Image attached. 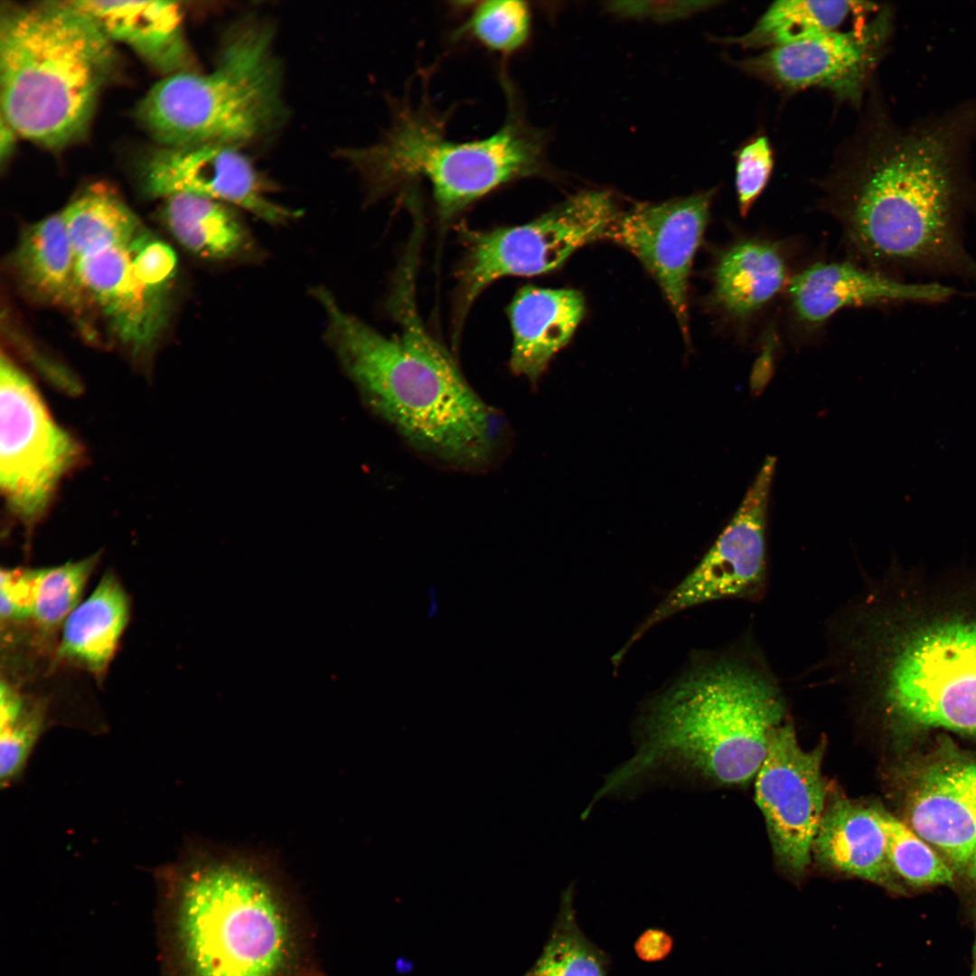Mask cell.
I'll return each instance as SVG.
<instances>
[{
    "label": "cell",
    "mask_w": 976,
    "mask_h": 976,
    "mask_svg": "<svg viewBox=\"0 0 976 976\" xmlns=\"http://www.w3.org/2000/svg\"><path fill=\"white\" fill-rule=\"evenodd\" d=\"M584 312V298L576 290L531 286L519 290L508 308L512 372L536 382L568 343Z\"/></svg>",
    "instance_id": "44dd1931"
},
{
    "label": "cell",
    "mask_w": 976,
    "mask_h": 976,
    "mask_svg": "<svg viewBox=\"0 0 976 976\" xmlns=\"http://www.w3.org/2000/svg\"><path fill=\"white\" fill-rule=\"evenodd\" d=\"M838 681L894 731L976 737V570L887 571L827 627Z\"/></svg>",
    "instance_id": "6da1fadb"
},
{
    "label": "cell",
    "mask_w": 976,
    "mask_h": 976,
    "mask_svg": "<svg viewBox=\"0 0 976 976\" xmlns=\"http://www.w3.org/2000/svg\"><path fill=\"white\" fill-rule=\"evenodd\" d=\"M775 458L768 456L737 512L694 569L633 635L693 605L720 599L759 601L768 580L766 517Z\"/></svg>",
    "instance_id": "8fae6325"
},
{
    "label": "cell",
    "mask_w": 976,
    "mask_h": 976,
    "mask_svg": "<svg viewBox=\"0 0 976 976\" xmlns=\"http://www.w3.org/2000/svg\"><path fill=\"white\" fill-rule=\"evenodd\" d=\"M43 718L42 706H26L14 722L1 727L0 776L2 784H9L21 774L42 729Z\"/></svg>",
    "instance_id": "1f68e13d"
},
{
    "label": "cell",
    "mask_w": 976,
    "mask_h": 976,
    "mask_svg": "<svg viewBox=\"0 0 976 976\" xmlns=\"http://www.w3.org/2000/svg\"><path fill=\"white\" fill-rule=\"evenodd\" d=\"M506 115L501 127L480 140L446 136V117L427 99L391 101L389 128L375 144L341 148L339 158L360 174L369 200L426 181L440 216L451 219L505 183L543 171V143L526 122L512 83L502 79Z\"/></svg>",
    "instance_id": "52a82bcc"
},
{
    "label": "cell",
    "mask_w": 976,
    "mask_h": 976,
    "mask_svg": "<svg viewBox=\"0 0 976 976\" xmlns=\"http://www.w3.org/2000/svg\"><path fill=\"white\" fill-rule=\"evenodd\" d=\"M790 278L788 259L779 243L746 238L719 258L714 273V297L728 316L746 323L786 289Z\"/></svg>",
    "instance_id": "603a6c76"
},
{
    "label": "cell",
    "mask_w": 976,
    "mask_h": 976,
    "mask_svg": "<svg viewBox=\"0 0 976 976\" xmlns=\"http://www.w3.org/2000/svg\"><path fill=\"white\" fill-rule=\"evenodd\" d=\"M61 214L76 261L126 244L144 229L121 198L108 188L88 190Z\"/></svg>",
    "instance_id": "484cf974"
},
{
    "label": "cell",
    "mask_w": 976,
    "mask_h": 976,
    "mask_svg": "<svg viewBox=\"0 0 976 976\" xmlns=\"http://www.w3.org/2000/svg\"><path fill=\"white\" fill-rule=\"evenodd\" d=\"M98 24L67 1L6 3L0 15V103L18 136L49 149L82 137L116 68Z\"/></svg>",
    "instance_id": "8992f818"
},
{
    "label": "cell",
    "mask_w": 976,
    "mask_h": 976,
    "mask_svg": "<svg viewBox=\"0 0 976 976\" xmlns=\"http://www.w3.org/2000/svg\"><path fill=\"white\" fill-rule=\"evenodd\" d=\"M883 20L848 32H822L769 48L746 59L742 67L781 87H820L840 99L859 100L877 58Z\"/></svg>",
    "instance_id": "9a60e30c"
},
{
    "label": "cell",
    "mask_w": 976,
    "mask_h": 976,
    "mask_svg": "<svg viewBox=\"0 0 976 976\" xmlns=\"http://www.w3.org/2000/svg\"><path fill=\"white\" fill-rule=\"evenodd\" d=\"M971 976H976V958L974 959L973 970H972V972H971Z\"/></svg>",
    "instance_id": "ab89813d"
},
{
    "label": "cell",
    "mask_w": 976,
    "mask_h": 976,
    "mask_svg": "<svg viewBox=\"0 0 976 976\" xmlns=\"http://www.w3.org/2000/svg\"><path fill=\"white\" fill-rule=\"evenodd\" d=\"M129 616L128 597L111 573L66 618L59 657L100 675L112 659Z\"/></svg>",
    "instance_id": "cb8c5ba5"
},
{
    "label": "cell",
    "mask_w": 976,
    "mask_h": 976,
    "mask_svg": "<svg viewBox=\"0 0 976 976\" xmlns=\"http://www.w3.org/2000/svg\"><path fill=\"white\" fill-rule=\"evenodd\" d=\"M235 206L178 193L165 198L164 218L175 239L193 256L215 264L261 259L263 251Z\"/></svg>",
    "instance_id": "7402d4cb"
},
{
    "label": "cell",
    "mask_w": 976,
    "mask_h": 976,
    "mask_svg": "<svg viewBox=\"0 0 976 976\" xmlns=\"http://www.w3.org/2000/svg\"><path fill=\"white\" fill-rule=\"evenodd\" d=\"M88 14L111 42L128 46L155 70H192L182 6L174 1L66 0Z\"/></svg>",
    "instance_id": "d6986e66"
},
{
    "label": "cell",
    "mask_w": 976,
    "mask_h": 976,
    "mask_svg": "<svg viewBox=\"0 0 976 976\" xmlns=\"http://www.w3.org/2000/svg\"><path fill=\"white\" fill-rule=\"evenodd\" d=\"M403 281L389 337L343 310L324 286L312 289L325 313L324 339L371 407L413 448L452 467L483 470L499 455L505 421L465 380L426 331Z\"/></svg>",
    "instance_id": "7a4b0ae2"
},
{
    "label": "cell",
    "mask_w": 976,
    "mask_h": 976,
    "mask_svg": "<svg viewBox=\"0 0 976 976\" xmlns=\"http://www.w3.org/2000/svg\"><path fill=\"white\" fill-rule=\"evenodd\" d=\"M98 557L39 569H27L30 618L43 629L65 620L78 605Z\"/></svg>",
    "instance_id": "f1b7e54d"
},
{
    "label": "cell",
    "mask_w": 976,
    "mask_h": 976,
    "mask_svg": "<svg viewBox=\"0 0 976 976\" xmlns=\"http://www.w3.org/2000/svg\"><path fill=\"white\" fill-rule=\"evenodd\" d=\"M773 168L774 155L766 136L753 138L738 151L735 183L742 216H746L765 188Z\"/></svg>",
    "instance_id": "d6a6232c"
},
{
    "label": "cell",
    "mask_w": 976,
    "mask_h": 976,
    "mask_svg": "<svg viewBox=\"0 0 976 976\" xmlns=\"http://www.w3.org/2000/svg\"><path fill=\"white\" fill-rule=\"evenodd\" d=\"M618 216L607 192L589 191L526 224L470 232L458 276L457 319L497 279L547 273L583 245L605 239Z\"/></svg>",
    "instance_id": "9c48e42d"
},
{
    "label": "cell",
    "mask_w": 976,
    "mask_h": 976,
    "mask_svg": "<svg viewBox=\"0 0 976 976\" xmlns=\"http://www.w3.org/2000/svg\"><path fill=\"white\" fill-rule=\"evenodd\" d=\"M905 811L906 825L965 873L976 852V760L952 754L923 765Z\"/></svg>",
    "instance_id": "2e32d148"
},
{
    "label": "cell",
    "mask_w": 976,
    "mask_h": 976,
    "mask_svg": "<svg viewBox=\"0 0 976 976\" xmlns=\"http://www.w3.org/2000/svg\"><path fill=\"white\" fill-rule=\"evenodd\" d=\"M943 142L934 135L860 147L830 180L828 204L854 249L877 265L966 263Z\"/></svg>",
    "instance_id": "5b68a950"
},
{
    "label": "cell",
    "mask_w": 976,
    "mask_h": 976,
    "mask_svg": "<svg viewBox=\"0 0 976 976\" xmlns=\"http://www.w3.org/2000/svg\"><path fill=\"white\" fill-rule=\"evenodd\" d=\"M608 955L580 930L568 887L542 953L523 976H608Z\"/></svg>",
    "instance_id": "83f0119b"
},
{
    "label": "cell",
    "mask_w": 976,
    "mask_h": 976,
    "mask_svg": "<svg viewBox=\"0 0 976 976\" xmlns=\"http://www.w3.org/2000/svg\"><path fill=\"white\" fill-rule=\"evenodd\" d=\"M790 719L781 686L750 637L702 658L646 709L634 755L611 773L597 798L658 770L720 785L755 778L771 732Z\"/></svg>",
    "instance_id": "3957f363"
},
{
    "label": "cell",
    "mask_w": 976,
    "mask_h": 976,
    "mask_svg": "<svg viewBox=\"0 0 976 976\" xmlns=\"http://www.w3.org/2000/svg\"><path fill=\"white\" fill-rule=\"evenodd\" d=\"M871 8L869 3L859 1L780 0L767 8L748 33L733 41L744 46L771 48L836 31L850 14Z\"/></svg>",
    "instance_id": "4316f807"
},
{
    "label": "cell",
    "mask_w": 976,
    "mask_h": 976,
    "mask_svg": "<svg viewBox=\"0 0 976 976\" xmlns=\"http://www.w3.org/2000/svg\"><path fill=\"white\" fill-rule=\"evenodd\" d=\"M812 853L836 871L905 892L887 858L878 807L846 798L833 801L825 808Z\"/></svg>",
    "instance_id": "ffe728a7"
},
{
    "label": "cell",
    "mask_w": 976,
    "mask_h": 976,
    "mask_svg": "<svg viewBox=\"0 0 976 976\" xmlns=\"http://www.w3.org/2000/svg\"><path fill=\"white\" fill-rule=\"evenodd\" d=\"M0 485L8 509L27 526L46 511L80 456L31 380L5 355L0 366Z\"/></svg>",
    "instance_id": "30bf717a"
},
{
    "label": "cell",
    "mask_w": 976,
    "mask_h": 976,
    "mask_svg": "<svg viewBox=\"0 0 976 976\" xmlns=\"http://www.w3.org/2000/svg\"><path fill=\"white\" fill-rule=\"evenodd\" d=\"M274 43L270 22L239 18L224 31L213 70L165 76L139 103V122L162 146L241 149L268 137L287 117Z\"/></svg>",
    "instance_id": "ba28073f"
},
{
    "label": "cell",
    "mask_w": 976,
    "mask_h": 976,
    "mask_svg": "<svg viewBox=\"0 0 976 976\" xmlns=\"http://www.w3.org/2000/svg\"><path fill=\"white\" fill-rule=\"evenodd\" d=\"M0 126V159L3 163L13 153L15 139L18 136L3 118H1Z\"/></svg>",
    "instance_id": "74e56055"
},
{
    "label": "cell",
    "mask_w": 976,
    "mask_h": 976,
    "mask_svg": "<svg viewBox=\"0 0 976 976\" xmlns=\"http://www.w3.org/2000/svg\"><path fill=\"white\" fill-rule=\"evenodd\" d=\"M891 868L901 882L914 887L952 885L954 871L906 823L878 807Z\"/></svg>",
    "instance_id": "f546056e"
},
{
    "label": "cell",
    "mask_w": 976,
    "mask_h": 976,
    "mask_svg": "<svg viewBox=\"0 0 976 976\" xmlns=\"http://www.w3.org/2000/svg\"><path fill=\"white\" fill-rule=\"evenodd\" d=\"M712 191L619 214L605 239L632 252L654 277L688 333V281L705 231Z\"/></svg>",
    "instance_id": "5bb4252c"
},
{
    "label": "cell",
    "mask_w": 976,
    "mask_h": 976,
    "mask_svg": "<svg viewBox=\"0 0 976 976\" xmlns=\"http://www.w3.org/2000/svg\"><path fill=\"white\" fill-rule=\"evenodd\" d=\"M25 707L21 696L3 681L1 684V727L14 721Z\"/></svg>",
    "instance_id": "8d00e7d4"
},
{
    "label": "cell",
    "mask_w": 976,
    "mask_h": 976,
    "mask_svg": "<svg viewBox=\"0 0 976 976\" xmlns=\"http://www.w3.org/2000/svg\"><path fill=\"white\" fill-rule=\"evenodd\" d=\"M715 2L708 1H627L612 2L608 4V9L612 12L633 17H645L655 20H674L687 16L704 8Z\"/></svg>",
    "instance_id": "836d02e7"
},
{
    "label": "cell",
    "mask_w": 976,
    "mask_h": 976,
    "mask_svg": "<svg viewBox=\"0 0 976 976\" xmlns=\"http://www.w3.org/2000/svg\"><path fill=\"white\" fill-rule=\"evenodd\" d=\"M159 920L165 976H325L307 918L255 868L226 861L184 873Z\"/></svg>",
    "instance_id": "277c9868"
},
{
    "label": "cell",
    "mask_w": 976,
    "mask_h": 976,
    "mask_svg": "<svg viewBox=\"0 0 976 976\" xmlns=\"http://www.w3.org/2000/svg\"><path fill=\"white\" fill-rule=\"evenodd\" d=\"M965 874L968 875L969 878L971 880V882H973V884L976 887V852L974 853L973 858H972V859H971V861ZM972 951H973V958H975L976 957V931H975V939H974V944H973V950Z\"/></svg>",
    "instance_id": "f35d334b"
},
{
    "label": "cell",
    "mask_w": 976,
    "mask_h": 976,
    "mask_svg": "<svg viewBox=\"0 0 976 976\" xmlns=\"http://www.w3.org/2000/svg\"><path fill=\"white\" fill-rule=\"evenodd\" d=\"M133 239L78 259L76 277L82 296L99 308L117 338L140 352L166 325L170 304L168 286L154 283L136 265Z\"/></svg>",
    "instance_id": "e0dca14e"
},
{
    "label": "cell",
    "mask_w": 976,
    "mask_h": 976,
    "mask_svg": "<svg viewBox=\"0 0 976 976\" xmlns=\"http://www.w3.org/2000/svg\"><path fill=\"white\" fill-rule=\"evenodd\" d=\"M824 745L803 749L788 719L769 736L765 760L755 777V800L762 812L774 857L790 875L802 876L825 811L821 774Z\"/></svg>",
    "instance_id": "7c38bea8"
},
{
    "label": "cell",
    "mask_w": 976,
    "mask_h": 976,
    "mask_svg": "<svg viewBox=\"0 0 976 976\" xmlns=\"http://www.w3.org/2000/svg\"><path fill=\"white\" fill-rule=\"evenodd\" d=\"M145 188L166 198L188 193L221 201L272 225L287 224L301 211L274 202L275 183L262 174L240 148L202 144L162 146L143 166Z\"/></svg>",
    "instance_id": "4fadbf2b"
},
{
    "label": "cell",
    "mask_w": 976,
    "mask_h": 976,
    "mask_svg": "<svg viewBox=\"0 0 976 976\" xmlns=\"http://www.w3.org/2000/svg\"><path fill=\"white\" fill-rule=\"evenodd\" d=\"M14 264L20 280L36 297L58 305L80 304L76 258L61 212L24 230Z\"/></svg>",
    "instance_id": "d4e9b609"
},
{
    "label": "cell",
    "mask_w": 976,
    "mask_h": 976,
    "mask_svg": "<svg viewBox=\"0 0 976 976\" xmlns=\"http://www.w3.org/2000/svg\"><path fill=\"white\" fill-rule=\"evenodd\" d=\"M673 938L661 928H648L635 940L636 956L645 962H657L667 958L673 949Z\"/></svg>",
    "instance_id": "d590c367"
},
{
    "label": "cell",
    "mask_w": 976,
    "mask_h": 976,
    "mask_svg": "<svg viewBox=\"0 0 976 976\" xmlns=\"http://www.w3.org/2000/svg\"><path fill=\"white\" fill-rule=\"evenodd\" d=\"M795 320L821 326L845 307L890 302H936L953 294L939 284H907L849 262H817L792 276L786 286Z\"/></svg>",
    "instance_id": "ac0fdd59"
},
{
    "label": "cell",
    "mask_w": 976,
    "mask_h": 976,
    "mask_svg": "<svg viewBox=\"0 0 976 976\" xmlns=\"http://www.w3.org/2000/svg\"><path fill=\"white\" fill-rule=\"evenodd\" d=\"M1 617L2 619L30 618V594L27 569H6L1 571Z\"/></svg>",
    "instance_id": "e575fe53"
},
{
    "label": "cell",
    "mask_w": 976,
    "mask_h": 976,
    "mask_svg": "<svg viewBox=\"0 0 976 976\" xmlns=\"http://www.w3.org/2000/svg\"><path fill=\"white\" fill-rule=\"evenodd\" d=\"M530 26L528 5L518 0H487L474 6L459 33H468L490 51L508 54L526 42Z\"/></svg>",
    "instance_id": "4dcf8cb0"
}]
</instances>
